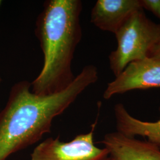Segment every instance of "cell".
I'll list each match as a JSON object with an SVG mask.
<instances>
[{"label": "cell", "instance_id": "obj_13", "mask_svg": "<svg viewBox=\"0 0 160 160\" xmlns=\"http://www.w3.org/2000/svg\"><path fill=\"white\" fill-rule=\"evenodd\" d=\"M1 1H0V6H1Z\"/></svg>", "mask_w": 160, "mask_h": 160}, {"label": "cell", "instance_id": "obj_7", "mask_svg": "<svg viewBox=\"0 0 160 160\" xmlns=\"http://www.w3.org/2000/svg\"><path fill=\"white\" fill-rule=\"evenodd\" d=\"M142 9L140 0H97L90 21L98 29L115 34L132 14Z\"/></svg>", "mask_w": 160, "mask_h": 160}, {"label": "cell", "instance_id": "obj_8", "mask_svg": "<svg viewBox=\"0 0 160 160\" xmlns=\"http://www.w3.org/2000/svg\"><path fill=\"white\" fill-rule=\"evenodd\" d=\"M114 114L116 131L129 137L147 138L148 141L160 149V119L155 122L139 120L132 116L122 103L114 106Z\"/></svg>", "mask_w": 160, "mask_h": 160}, {"label": "cell", "instance_id": "obj_1", "mask_svg": "<svg viewBox=\"0 0 160 160\" xmlns=\"http://www.w3.org/2000/svg\"><path fill=\"white\" fill-rule=\"evenodd\" d=\"M98 79L97 67L87 65L67 89L57 94H35L28 81L14 84L0 112V160L40 141L51 132L53 119Z\"/></svg>", "mask_w": 160, "mask_h": 160}, {"label": "cell", "instance_id": "obj_2", "mask_svg": "<svg viewBox=\"0 0 160 160\" xmlns=\"http://www.w3.org/2000/svg\"><path fill=\"white\" fill-rule=\"evenodd\" d=\"M80 0H48L36 22L35 34L43 53V65L31 82L35 94L47 96L67 89L74 80L71 65L82 38Z\"/></svg>", "mask_w": 160, "mask_h": 160}, {"label": "cell", "instance_id": "obj_9", "mask_svg": "<svg viewBox=\"0 0 160 160\" xmlns=\"http://www.w3.org/2000/svg\"><path fill=\"white\" fill-rule=\"evenodd\" d=\"M142 8L151 12L160 20V0H140Z\"/></svg>", "mask_w": 160, "mask_h": 160}, {"label": "cell", "instance_id": "obj_6", "mask_svg": "<svg viewBox=\"0 0 160 160\" xmlns=\"http://www.w3.org/2000/svg\"><path fill=\"white\" fill-rule=\"evenodd\" d=\"M101 142L112 160H160V149L154 144L119 132L107 133Z\"/></svg>", "mask_w": 160, "mask_h": 160}, {"label": "cell", "instance_id": "obj_10", "mask_svg": "<svg viewBox=\"0 0 160 160\" xmlns=\"http://www.w3.org/2000/svg\"><path fill=\"white\" fill-rule=\"evenodd\" d=\"M149 57L160 59V41L151 50Z\"/></svg>", "mask_w": 160, "mask_h": 160}, {"label": "cell", "instance_id": "obj_12", "mask_svg": "<svg viewBox=\"0 0 160 160\" xmlns=\"http://www.w3.org/2000/svg\"><path fill=\"white\" fill-rule=\"evenodd\" d=\"M1 81H2V80H1V77H0V83H1Z\"/></svg>", "mask_w": 160, "mask_h": 160}, {"label": "cell", "instance_id": "obj_5", "mask_svg": "<svg viewBox=\"0 0 160 160\" xmlns=\"http://www.w3.org/2000/svg\"><path fill=\"white\" fill-rule=\"evenodd\" d=\"M155 88H160V59L148 57L128 64L108 84L103 96L109 100L115 95L132 90Z\"/></svg>", "mask_w": 160, "mask_h": 160}, {"label": "cell", "instance_id": "obj_4", "mask_svg": "<svg viewBox=\"0 0 160 160\" xmlns=\"http://www.w3.org/2000/svg\"><path fill=\"white\" fill-rule=\"evenodd\" d=\"M97 122L90 132L80 134L68 142L59 137L48 138L34 148L30 160H102L109 156L108 151L97 147L94 142Z\"/></svg>", "mask_w": 160, "mask_h": 160}, {"label": "cell", "instance_id": "obj_11", "mask_svg": "<svg viewBox=\"0 0 160 160\" xmlns=\"http://www.w3.org/2000/svg\"><path fill=\"white\" fill-rule=\"evenodd\" d=\"M112 160V159L109 157V156L108 157H106L105 158H104L103 160Z\"/></svg>", "mask_w": 160, "mask_h": 160}, {"label": "cell", "instance_id": "obj_3", "mask_svg": "<svg viewBox=\"0 0 160 160\" xmlns=\"http://www.w3.org/2000/svg\"><path fill=\"white\" fill-rule=\"evenodd\" d=\"M114 35L117 47L109 59L110 68L116 77L128 64L149 57L160 41V23L149 20L142 9L132 14Z\"/></svg>", "mask_w": 160, "mask_h": 160}]
</instances>
